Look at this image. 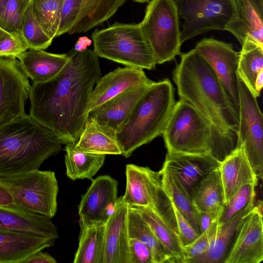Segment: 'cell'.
Instances as JSON below:
<instances>
[{
  "mask_svg": "<svg viewBox=\"0 0 263 263\" xmlns=\"http://www.w3.org/2000/svg\"><path fill=\"white\" fill-rule=\"evenodd\" d=\"M55 259L42 250L37 251L23 261L22 263H56Z\"/></svg>",
  "mask_w": 263,
  "mask_h": 263,
  "instance_id": "ee69618b",
  "label": "cell"
},
{
  "mask_svg": "<svg viewBox=\"0 0 263 263\" xmlns=\"http://www.w3.org/2000/svg\"><path fill=\"white\" fill-rule=\"evenodd\" d=\"M220 162L210 154L167 153L162 168L172 174L191 199L195 187L219 168Z\"/></svg>",
  "mask_w": 263,
  "mask_h": 263,
  "instance_id": "2e32d148",
  "label": "cell"
},
{
  "mask_svg": "<svg viewBox=\"0 0 263 263\" xmlns=\"http://www.w3.org/2000/svg\"><path fill=\"white\" fill-rule=\"evenodd\" d=\"M239 108L237 144L242 145L258 178L263 177L262 114L257 98L237 75Z\"/></svg>",
  "mask_w": 263,
  "mask_h": 263,
  "instance_id": "8fae6325",
  "label": "cell"
},
{
  "mask_svg": "<svg viewBox=\"0 0 263 263\" xmlns=\"http://www.w3.org/2000/svg\"><path fill=\"white\" fill-rule=\"evenodd\" d=\"M133 207L139 212L162 246L174 257L176 263H184L183 246L178 234L149 208Z\"/></svg>",
  "mask_w": 263,
  "mask_h": 263,
  "instance_id": "1f68e13d",
  "label": "cell"
},
{
  "mask_svg": "<svg viewBox=\"0 0 263 263\" xmlns=\"http://www.w3.org/2000/svg\"><path fill=\"white\" fill-rule=\"evenodd\" d=\"M224 195V205L242 186L247 184L257 185L258 177L251 166L242 145L221 162L219 167Z\"/></svg>",
  "mask_w": 263,
  "mask_h": 263,
  "instance_id": "ffe728a7",
  "label": "cell"
},
{
  "mask_svg": "<svg viewBox=\"0 0 263 263\" xmlns=\"http://www.w3.org/2000/svg\"><path fill=\"white\" fill-rule=\"evenodd\" d=\"M256 186L254 184H247L237 191L229 202L223 206L218 222H225L241 211L250 203L254 202Z\"/></svg>",
  "mask_w": 263,
  "mask_h": 263,
  "instance_id": "74e56055",
  "label": "cell"
},
{
  "mask_svg": "<svg viewBox=\"0 0 263 263\" xmlns=\"http://www.w3.org/2000/svg\"><path fill=\"white\" fill-rule=\"evenodd\" d=\"M151 80L143 69L119 67L101 77L94 86L89 104V112L118 94Z\"/></svg>",
  "mask_w": 263,
  "mask_h": 263,
  "instance_id": "d6986e66",
  "label": "cell"
},
{
  "mask_svg": "<svg viewBox=\"0 0 263 263\" xmlns=\"http://www.w3.org/2000/svg\"><path fill=\"white\" fill-rule=\"evenodd\" d=\"M129 263H153L150 249L140 240L129 238Z\"/></svg>",
  "mask_w": 263,
  "mask_h": 263,
  "instance_id": "b9f144b4",
  "label": "cell"
},
{
  "mask_svg": "<svg viewBox=\"0 0 263 263\" xmlns=\"http://www.w3.org/2000/svg\"><path fill=\"white\" fill-rule=\"evenodd\" d=\"M254 205V202L236 215L219 223L216 237L209 249L203 254L191 259L188 263H224L237 230Z\"/></svg>",
  "mask_w": 263,
  "mask_h": 263,
  "instance_id": "484cf974",
  "label": "cell"
},
{
  "mask_svg": "<svg viewBox=\"0 0 263 263\" xmlns=\"http://www.w3.org/2000/svg\"><path fill=\"white\" fill-rule=\"evenodd\" d=\"M191 200L197 211L220 217L224 206V195L219 168L201 180L193 192Z\"/></svg>",
  "mask_w": 263,
  "mask_h": 263,
  "instance_id": "83f0119b",
  "label": "cell"
},
{
  "mask_svg": "<svg viewBox=\"0 0 263 263\" xmlns=\"http://www.w3.org/2000/svg\"><path fill=\"white\" fill-rule=\"evenodd\" d=\"M55 239L0 229V263H22L32 254L54 245Z\"/></svg>",
  "mask_w": 263,
  "mask_h": 263,
  "instance_id": "44dd1931",
  "label": "cell"
},
{
  "mask_svg": "<svg viewBox=\"0 0 263 263\" xmlns=\"http://www.w3.org/2000/svg\"><path fill=\"white\" fill-rule=\"evenodd\" d=\"M31 87L17 59L0 57V124L26 114Z\"/></svg>",
  "mask_w": 263,
  "mask_h": 263,
  "instance_id": "7c38bea8",
  "label": "cell"
},
{
  "mask_svg": "<svg viewBox=\"0 0 263 263\" xmlns=\"http://www.w3.org/2000/svg\"><path fill=\"white\" fill-rule=\"evenodd\" d=\"M0 182L10 192L14 206L51 218L55 216L59 186L54 172L36 169L0 178Z\"/></svg>",
  "mask_w": 263,
  "mask_h": 263,
  "instance_id": "52a82bcc",
  "label": "cell"
},
{
  "mask_svg": "<svg viewBox=\"0 0 263 263\" xmlns=\"http://www.w3.org/2000/svg\"><path fill=\"white\" fill-rule=\"evenodd\" d=\"M65 163L66 175L72 180L88 179L97 173L103 165L105 155L78 150L74 144H66Z\"/></svg>",
  "mask_w": 263,
  "mask_h": 263,
  "instance_id": "f546056e",
  "label": "cell"
},
{
  "mask_svg": "<svg viewBox=\"0 0 263 263\" xmlns=\"http://www.w3.org/2000/svg\"><path fill=\"white\" fill-rule=\"evenodd\" d=\"M0 229L27 233L56 239L58 230L51 218L21 210L0 206Z\"/></svg>",
  "mask_w": 263,
  "mask_h": 263,
  "instance_id": "7402d4cb",
  "label": "cell"
},
{
  "mask_svg": "<svg viewBox=\"0 0 263 263\" xmlns=\"http://www.w3.org/2000/svg\"><path fill=\"white\" fill-rule=\"evenodd\" d=\"M262 203L254 205L236 232L224 263H259L263 260Z\"/></svg>",
  "mask_w": 263,
  "mask_h": 263,
  "instance_id": "9a60e30c",
  "label": "cell"
},
{
  "mask_svg": "<svg viewBox=\"0 0 263 263\" xmlns=\"http://www.w3.org/2000/svg\"><path fill=\"white\" fill-rule=\"evenodd\" d=\"M197 211V220L200 233L205 231L215 221L219 220V217H217L212 214Z\"/></svg>",
  "mask_w": 263,
  "mask_h": 263,
  "instance_id": "f6af8a7d",
  "label": "cell"
},
{
  "mask_svg": "<svg viewBox=\"0 0 263 263\" xmlns=\"http://www.w3.org/2000/svg\"><path fill=\"white\" fill-rule=\"evenodd\" d=\"M125 174L123 202L128 206L149 208L178 234L172 203L163 189L160 171L128 164Z\"/></svg>",
  "mask_w": 263,
  "mask_h": 263,
  "instance_id": "9c48e42d",
  "label": "cell"
},
{
  "mask_svg": "<svg viewBox=\"0 0 263 263\" xmlns=\"http://www.w3.org/2000/svg\"><path fill=\"white\" fill-rule=\"evenodd\" d=\"M160 172L163 189L171 201L197 233L200 234L197 220V211L191 199L172 174L163 168Z\"/></svg>",
  "mask_w": 263,
  "mask_h": 263,
  "instance_id": "836d02e7",
  "label": "cell"
},
{
  "mask_svg": "<svg viewBox=\"0 0 263 263\" xmlns=\"http://www.w3.org/2000/svg\"><path fill=\"white\" fill-rule=\"evenodd\" d=\"M67 54V63L57 76L32 82L29 98L30 117L65 145L78 140L88 118L93 88L102 76L93 50L73 48Z\"/></svg>",
  "mask_w": 263,
  "mask_h": 263,
  "instance_id": "6da1fadb",
  "label": "cell"
},
{
  "mask_svg": "<svg viewBox=\"0 0 263 263\" xmlns=\"http://www.w3.org/2000/svg\"><path fill=\"white\" fill-rule=\"evenodd\" d=\"M82 0H64L57 36L68 33L78 14Z\"/></svg>",
  "mask_w": 263,
  "mask_h": 263,
  "instance_id": "60d3db41",
  "label": "cell"
},
{
  "mask_svg": "<svg viewBox=\"0 0 263 263\" xmlns=\"http://www.w3.org/2000/svg\"><path fill=\"white\" fill-rule=\"evenodd\" d=\"M237 20L226 30L232 33L241 45L249 37L263 47V0H234Z\"/></svg>",
  "mask_w": 263,
  "mask_h": 263,
  "instance_id": "cb8c5ba5",
  "label": "cell"
},
{
  "mask_svg": "<svg viewBox=\"0 0 263 263\" xmlns=\"http://www.w3.org/2000/svg\"><path fill=\"white\" fill-rule=\"evenodd\" d=\"M127 227L129 238L140 240L150 249L153 263H176L139 212L133 206L128 208Z\"/></svg>",
  "mask_w": 263,
  "mask_h": 263,
  "instance_id": "f1b7e54d",
  "label": "cell"
},
{
  "mask_svg": "<svg viewBox=\"0 0 263 263\" xmlns=\"http://www.w3.org/2000/svg\"><path fill=\"white\" fill-rule=\"evenodd\" d=\"M93 51L105 58L127 67L154 69L156 62L139 24L116 22L91 34Z\"/></svg>",
  "mask_w": 263,
  "mask_h": 263,
  "instance_id": "5b68a950",
  "label": "cell"
},
{
  "mask_svg": "<svg viewBox=\"0 0 263 263\" xmlns=\"http://www.w3.org/2000/svg\"><path fill=\"white\" fill-rule=\"evenodd\" d=\"M219 220L213 222L191 243L183 247L184 263L205 253L214 242L219 228Z\"/></svg>",
  "mask_w": 263,
  "mask_h": 263,
  "instance_id": "f35d334b",
  "label": "cell"
},
{
  "mask_svg": "<svg viewBox=\"0 0 263 263\" xmlns=\"http://www.w3.org/2000/svg\"><path fill=\"white\" fill-rule=\"evenodd\" d=\"M128 206L118 197L114 213L105 224L102 263H129Z\"/></svg>",
  "mask_w": 263,
  "mask_h": 263,
  "instance_id": "e0dca14e",
  "label": "cell"
},
{
  "mask_svg": "<svg viewBox=\"0 0 263 263\" xmlns=\"http://www.w3.org/2000/svg\"><path fill=\"white\" fill-rule=\"evenodd\" d=\"M177 222L178 235L183 246L193 241L199 235L191 224L183 217L172 202Z\"/></svg>",
  "mask_w": 263,
  "mask_h": 263,
  "instance_id": "7bdbcfd3",
  "label": "cell"
},
{
  "mask_svg": "<svg viewBox=\"0 0 263 263\" xmlns=\"http://www.w3.org/2000/svg\"><path fill=\"white\" fill-rule=\"evenodd\" d=\"M126 0H82L70 34L86 32L110 18Z\"/></svg>",
  "mask_w": 263,
  "mask_h": 263,
  "instance_id": "4316f807",
  "label": "cell"
},
{
  "mask_svg": "<svg viewBox=\"0 0 263 263\" xmlns=\"http://www.w3.org/2000/svg\"><path fill=\"white\" fill-rule=\"evenodd\" d=\"M20 32L29 48L44 50L51 45L52 41L34 18L30 4L23 16Z\"/></svg>",
  "mask_w": 263,
  "mask_h": 263,
  "instance_id": "d590c367",
  "label": "cell"
},
{
  "mask_svg": "<svg viewBox=\"0 0 263 263\" xmlns=\"http://www.w3.org/2000/svg\"><path fill=\"white\" fill-rule=\"evenodd\" d=\"M31 0H8L0 14V28L11 32L21 33V23Z\"/></svg>",
  "mask_w": 263,
  "mask_h": 263,
  "instance_id": "8d00e7d4",
  "label": "cell"
},
{
  "mask_svg": "<svg viewBox=\"0 0 263 263\" xmlns=\"http://www.w3.org/2000/svg\"><path fill=\"white\" fill-rule=\"evenodd\" d=\"M74 146L79 151L91 154H122L116 133L89 117Z\"/></svg>",
  "mask_w": 263,
  "mask_h": 263,
  "instance_id": "d4e9b609",
  "label": "cell"
},
{
  "mask_svg": "<svg viewBox=\"0 0 263 263\" xmlns=\"http://www.w3.org/2000/svg\"><path fill=\"white\" fill-rule=\"evenodd\" d=\"M16 59L32 82L41 83L48 81L57 76L66 64L68 55L29 48L19 54Z\"/></svg>",
  "mask_w": 263,
  "mask_h": 263,
  "instance_id": "603a6c76",
  "label": "cell"
},
{
  "mask_svg": "<svg viewBox=\"0 0 263 263\" xmlns=\"http://www.w3.org/2000/svg\"><path fill=\"white\" fill-rule=\"evenodd\" d=\"M118 185L108 175L92 179L78 206L79 221L85 226L105 224L116 210Z\"/></svg>",
  "mask_w": 263,
  "mask_h": 263,
  "instance_id": "5bb4252c",
  "label": "cell"
},
{
  "mask_svg": "<svg viewBox=\"0 0 263 263\" xmlns=\"http://www.w3.org/2000/svg\"><path fill=\"white\" fill-rule=\"evenodd\" d=\"M29 49L21 33L11 32L0 28V57L16 58Z\"/></svg>",
  "mask_w": 263,
  "mask_h": 263,
  "instance_id": "ab89813d",
  "label": "cell"
},
{
  "mask_svg": "<svg viewBox=\"0 0 263 263\" xmlns=\"http://www.w3.org/2000/svg\"><path fill=\"white\" fill-rule=\"evenodd\" d=\"M91 43V40L86 36H83L79 39L73 48L77 51H82L87 49V47L89 46Z\"/></svg>",
  "mask_w": 263,
  "mask_h": 263,
  "instance_id": "7dc6e473",
  "label": "cell"
},
{
  "mask_svg": "<svg viewBox=\"0 0 263 263\" xmlns=\"http://www.w3.org/2000/svg\"><path fill=\"white\" fill-rule=\"evenodd\" d=\"M153 82L150 80L118 94L90 111L88 117L117 133L138 100Z\"/></svg>",
  "mask_w": 263,
  "mask_h": 263,
  "instance_id": "ac0fdd59",
  "label": "cell"
},
{
  "mask_svg": "<svg viewBox=\"0 0 263 263\" xmlns=\"http://www.w3.org/2000/svg\"><path fill=\"white\" fill-rule=\"evenodd\" d=\"M179 16L174 0H150L139 23L153 52L156 64L180 55Z\"/></svg>",
  "mask_w": 263,
  "mask_h": 263,
  "instance_id": "ba28073f",
  "label": "cell"
},
{
  "mask_svg": "<svg viewBox=\"0 0 263 263\" xmlns=\"http://www.w3.org/2000/svg\"><path fill=\"white\" fill-rule=\"evenodd\" d=\"M64 0H31L32 14L48 36L57 37Z\"/></svg>",
  "mask_w": 263,
  "mask_h": 263,
  "instance_id": "e575fe53",
  "label": "cell"
},
{
  "mask_svg": "<svg viewBox=\"0 0 263 263\" xmlns=\"http://www.w3.org/2000/svg\"><path fill=\"white\" fill-rule=\"evenodd\" d=\"M262 70L263 47L250 37H246L241 44V49L239 52L237 74L255 97V80Z\"/></svg>",
  "mask_w": 263,
  "mask_h": 263,
  "instance_id": "d6a6232c",
  "label": "cell"
},
{
  "mask_svg": "<svg viewBox=\"0 0 263 263\" xmlns=\"http://www.w3.org/2000/svg\"><path fill=\"white\" fill-rule=\"evenodd\" d=\"M263 85V70L261 71L258 74L255 80L254 88L256 93V97H259L260 91Z\"/></svg>",
  "mask_w": 263,
  "mask_h": 263,
  "instance_id": "c3c4849f",
  "label": "cell"
},
{
  "mask_svg": "<svg viewBox=\"0 0 263 263\" xmlns=\"http://www.w3.org/2000/svg\"><path fill=\"white\" fill-rule=\"evenodd\" d=\"M195 49L209 63L219 78L230 101L238 111L237 70L239 52L231 44L213 38H203Z\"/></svg>",
  "mask_w": 263,
  "mask_h": 263,
  "instance_id": "4fadbf2b",
  "label": "cell"
},
{
  "mask_svg": "<svg viewBox=\"0 0 263 263\" xmlns=\"http://www.w3.org/2000/svg\"><path fill=\"white\" fill-rule=\"evenodd\" d=\"M8 0H0V14L3 11Z\"/></svg>",
  "mask_w": 263,
  "mask_h": 263,
  "instance_id": "681fc988",
  "label": "cell"
},
{
  "mask_svg": "<svg viewBox=\"0 0 263 263\" xmlns=\"http://www.w3.org/2000/svg\"><path fill=\"white\" fill-rule=\"evenodd\" d=\"M179 18L184 23L180 30L182 44L211 30H226L238 18L234 0H174Z\"/></svg>",
  "mask_w": 263,
  "mask_h": 263,
  "instance_id": "30bf717a",
  "label": "cell"
},
{
  "mask_svg": "<svg viewBox=\"0 0 263 263\" xmlns=\"http://www.w3.org/2000/svg\"><path fill=\"white\" fill-rule=\"evenodd\" d=\"M134 2L138 3H145L147 2H149L150 0H133Z\"/></svg>",
  "mask_w": 263,
  "mask_h": 263,
  "instance_id": "f907efd6",
  "label": "cell"
},
{
  "mask_svg": "<svg viewBox=\"0 0 263 263\" xmlns=\"http://www.w3.org/2000/svg\"><path fill=\"white\" fill-rule=\"evenodd\" d=\"M14 200L9 190L0 182V206H12Z\"/></svg>",
  "mask_w": 263,
  "mask_h": 263,
  "instance_id": "bcb514c9",
  "label": "cell"
},
{
  "mask_svg": "<svg viewBox=\"0 0 263 263\" xmlns=\"http://www.w3.org/2000/svg\"><path fill=\"white\" fill-rule=\"evenodd\" d=\"M162 136L167 153L211 154L212 136L210 125L184 99L180 98L175 103Z\"/></svg>",
  "mask_w": 263,
  "mask_h": 263,
  "instance_id": "8992f818",
  "label": "cell"
},
{
  "mask_svg": "<svg viewBox=\"0 0 263 263\" xmlns=\"http://www.w3.org/2000/svg\"><path fill=\"white\" fill-rule=\"evenodd\" d=\"M79 224V243L73 262L102 263L105 224Z\"/></svg>",
  "mask_w": 263,
  "mask_h": 263,
  "instance_id": "4dcf8cb0",
  "label": "cell"
},
{
  "mask_svg": "<svg viewBox=\"0 0 263 263\" xmlns=\"http://www.w3.org/2000/svg\"><path fill=\"white\" fill-rule=\"evenodd\" d=\"M180 55L173 71L178 94L208 122L212 136L211 154L220 162L236 147L238 111L214 70L195 48Z\"/></svg>",
  "mask_w": 263,
  "mask_h": 263,
  "instance_id": "7a4b0ae2",
  "label": "cell"
},
{
  "mask_svg": "<svg viewBox=\"0 0 263 263\" xmlns=\"http://www.w3.org/2000/svg\"><path fill=\"white\" fill-rule=\"evenodd\" d=\"M175 103L170 80L153 82L116 133L121 155L128 158L137 148L162 135Z\"/></svg>",
  "mask_w": 263,
  "mask_h": 263,
  "instance_id": "277c9868",
  "label": "cell"
},
{
  "mask_svg": "<svg viewBox=\"0 0 263 263\" xmlns=\"http://www.w3.org/2000/svg\"><path fill=\"white\" fill-rule=\"evenodd\" d=\"M62 143L29 115L0 124V178L39 169Z\"/></svg>",
  "mask_w": 263,
  "mask_h": 263,
  "instance_id": "3957f363",
  "label": "cell"
}]
</instances>
